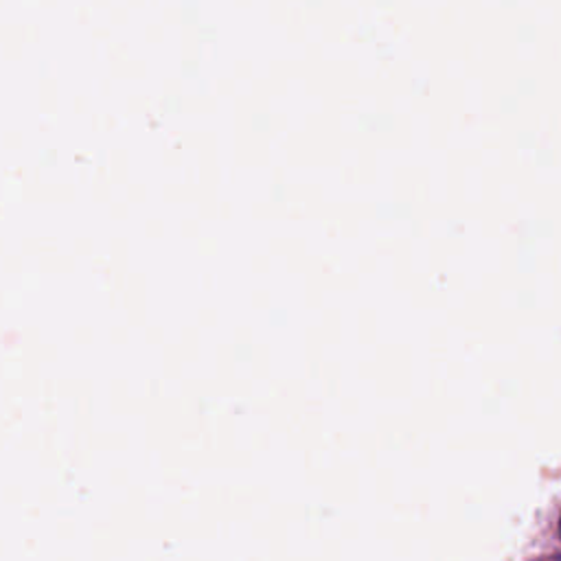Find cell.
I'll return each instance as SVG.
<instances>
[{
  "label": "cell",
  "instance_id": "6da1fadb",
  "mask_svg": "<svg viewBox=\"0 0 561 561\" xmlns=\"http://www.w3.org/2000/svg\"><path fill=\"white\" fill-rule=\"evenodd\" d=\"M559 535H561V519H559Z\"/></svg>",
  "mask_w": 561,
  "mask_h": 561
}]
</instances>
